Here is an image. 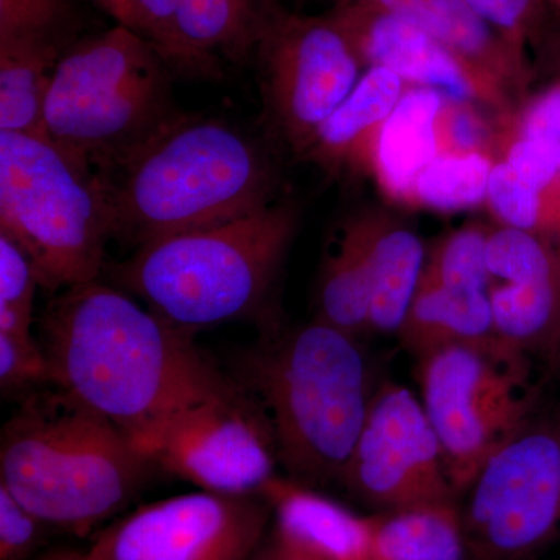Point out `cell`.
Instances as JSON below:
<instances>
[{
    "label": "cell",
    "instance_id": "obj_1",
    "mask_svg": "<svg viewBox=\"0 0 560 560\" xmlns=\"http://www.w3.org/2000/svg\"><path fill=\"white\" fill-rule=\"evenodd\" d=\"M51 385L145 453L180 408L226 381L179 329L101 280L62 290L40 319Z\"/></svg>",
    "mask_w": 560,
    "mask_h": 560
},
{
    "label": "cell",
    "instance_id": "obj_2",
    "mask_svg": "<svg viewBox=\"0 0 560 560\" xmlns=\"http://www.w3.org/2000/svg\"><path fill=\"white\" fill-rule=\"evenodd\" d=\"M102 176L114 238L136 249L267 208L279 189L264 143L230 121L187 113Z\"/></svg>",
    "mask_w": 560,
    "mask_h": 560
},
{
    "label": "cell",
    "instance_id": "obj_3",
    "mask_svg": "<svg viewBox=\"0 0 560 560\" xmlns=\"http://www.w3.org/2000/svg\"><path fill=\"white\" fill-rule=\"evenodd\" d=\"M18 401L0 434V485L79 537L130 506L153 464L124 431L55 385Z\"/></svg>",
    "mask_w": 560,
    "mask_h": 560
},
{
    "label": "cell",
    "instance_id": "obj_4",
    "mask_svg": "<svg viewBox=\"0 0 560 560\" xmlns=\"http://www.w3.org/2000/svg\"><path fill=\"white\" fill-rule=\"evenodd\" d=\"M237 382L264 412L285 477L315 489L340 481L375 390L360 340L315 318L265 338Z\"/></svg>",
    "mask_w": 560,
    "mask_h": 560
},
{
    "label": "cell",
    "instance_id": "obj_5",
    "mask_svg": "<svg viewBox=\"0 0 560 560\" xmlns=\"http://www.w3.org/2000/svg\"><path fill=\"white\" fill-rule=\"evenodd\" d=\"M298 224L300 208L276 200L228 223L158 238L106 268L120 290L195 334L260 311Z\"/></svg>",
    "mask_w": 560,
    "mask_h": 560
},
{
    "label": "cell",
    "instance_id": "obj_6",
    "mask_svg": "<svg viewBox=\"0 0 560 560\" xmlns=\"http://www.w3.org/2000/svg\"><path fill=\"white\" fill-rule=\"evenodd\" d=\"M171 79L150 40L127 25L73 44L51 75L44 135L105 175L183 114Z\"/></svg>",
    "mask_w": 560,
    "mask_h": 560
},
{
    "label": "cell",
    "instance_id": "obj_7",
    "mask_svg": "<svg viewBox=\"0 0 560 560\" xmlns=\"http://www.w3.org/2000/svg\"><path fill=\"white\" fill-rule=\"evenodd\" d=\"M0 232L25 250L44 289L97 280L114 238L105 178L47 136L0 131Z\"/></svg>",
    "mask_w": 560,
    "mask_h": 560
},
{
    "label": "cell",
    "instance_id": "obj_8",
    "mask_svg": "<svg viewBox=\"0 0 560 560\" xmlns=\"http://www.w3.org/2000/svg\"><path fill=\"white\" fill-rule=\"evenodd\" d=\"M420 401L460 501L482 467L533 419L529 360L456 346L418 360Z\"/></svg>",
    "mask_w": 560,
    "mask_h": 560
},
{
    "label": "cell",
    "instance_id": "obj_9",
    "mask_svg": "<svg viewBox=\"0 0 560 560\" xmlns=\"http://www.w3.org/2000/svg\"><path fill=\"white\" fill-rule=\"evenodd\" d=\"M459 506L469 560H534L560 541V408L537 411Z\"/></svg>",
    "mask_w": 560,
    "mask_h": 560
},
{
    "label": "cell",
    "instance_id": "obj_10",
    "mask_svg": "<svg viewBox=\"0 0 560 560\" xmlns=\"http://www.w3.org/2000/svg\"><path fill=\"white\" fill-rule=\"evenodd\" d=\"M259 84L268 128L298 158L345 102L361 77L348 36L326 16L279 11L257 47Z\"/></svg>",
    "mask_w": 560,
    "mask_h": 560
},
{
    "label": "cell",
    "instance_id": "obj_11",
    "mask_svg": "<svg viewBox=\"0 0 560 560\" xmlns=\"http://www.w3.org/2000/svg\"><path fill=\"white\" fill-rule=\"evenodd\" d=\"M147 456L173 477L226 495H260L278 477L267 419L248 390L231 378L172 416Z\"/></svg>",
    "mask_w": 560,
    "mask_h": 560
},
{
    "label": "cell",
    "instance_id": "obj_12",
    "mask_svg": "<svg viewBox=\"0 0 560 560\" xmlns=\"http://www.w3.org/2000/svg\"><path fill=\"white\" fill-rule=\"evenodd\" d=\"M272 514L260 495L184 493L143 504L92 541L94 560H253Z\"/></svg>",
    "mask_w": 560,
    "mask_h": 560
},
{
    "label": "cell",
    "instance_id": "obj_13",
    "mask_svg": "<svg viewBox=\"0 0 560 560\" xmlns=\"http://www.w3.org/2000/svg\"><path fill=\"white\" fill-rule=\"evenodd\" d=\"M338 485L377 512L458 503L422 401L394 382L374 390Z\"/></svg>",
    "mask_w": 560,
    "mask_h": 560
},
{
    "label": "cell",
    "instance_id": "obj_14",
    "mask_svg": "<svg viewBox=\"0 0 560 560\" xmlns=\"http://www.w3.org/2000/svg\"><path fill=\"white\" fill-rule=\"evenodd\" d=\"M329 16L348 36L363 68H385L410 86L492 108L469 69L412 22L355 0H337Z\"/></svg>",
    "mask_w": 560,
    "mask_h": 560
},
{
    "label": "cell",
    "instance_id": "obj_15",
    "mask_svg": "<svg viewBox=\"0 0 560 560\" xmlns=\"http://www.w3.org/2000/svg\"><path fill=\"white\" fill-rule=\"evenodd\" d=\"M418 25L442 44L480 83L490 105L503 116L517 109L529 69L525 54L482 20L466 0H355Z\"/></svg>",
    "mask_w": 560,
    "mask_h": 560
},
{
    "label": "cell",
    "instance_id": "obj_16",
    "mask_svg": "<svg viewBox=\"0 0 560 560\" xmlns=\"http://www.w3.org/2000/svg\"><path fill=\"white\" fill-rule=\"evenodd\" d=\"M279 0H184L156 47L168 68L190 77H219L220 61L256 55Z\"/></svg>",
    "mask_w": 560,
    "mask_h": 560
},
{
    "label": "cell",
    "instance_id": "obj_17",
    "mask_svg": "<svg viewBox=\"0 0 560 560\" xmlns=\"http://www.w3.org/2000/svg\"><path fill=\"white\" fill-rule=\"evenodd\" d=\"M272 514L271 539L294 560H366L372 515L355 514L318 489L278 475L260 493Z\"/></svg>",
    "mask_w": 560,
    "mask_h": 560
},
{
    "label": "cell",
    "instance_id": "obj_18",
    "mask_svg": "<svg viewBox=\"0 0 560 560\" xmlns=\"http://www.w3.org/2000/svg\"><path fill=\"white\" fill-rule=\"evenodd\" d=\"M407 88L397 73L377 66L368 68L345 102L324 121L302 160L315 162L330 176L371 171L378 131Z\"/></svg>",
    "mask_w": 560,
    "mask_h": 560
},
{
    "label": "cell",
    "instance_id": "obj_19",
    "mask_svg": "<svg viewBox=\"0 0 560 560\" xmlns=\"http://www.w3.org/2000/svg\"><path fill=\"white\" fill-rule=\"evenodd\" d=\"M371 279V334L399 331L419 289L427 249L407 224L381 210L355 217Z\"/></svg>",
    "mask_w": 560,
    "mask_h": 560
},
{
    "label": "cell",
    "instance_id": "obj_20",
    "mask_svg": "<svg viewBox=\"0 0 560 560\" xmlns=\"http://www.w3.org/2000/svg\"><path fill=\"white\" fill-rule=\"evenodd\" d=\"M397 337L416 360L456 346L508 350L497 335L488 293L431 283H419Z\"/></svg>",
    "mask_w": 560,
    "mask_h": 560
},
{
    "label": "cell",
    "instance_id": "obj_21",
    "mask_svg": "<svg viewBox=\"0 0 560 560\" xmlns=\"http://www.w3.org/2000/svg\"><path fill=\"white\" fill-rule=\"evenodd\" d=\"M444 98L431 88L408 86L378 131L371 172L394 201L410 200L419 173L440 154L438 119Z\"/></svg>",
    "mask_w": 560,
    "mask_h": 560
},
{
    "label": "cell",
    "instance_id": "obj_22",
    "mask_svg": "<svg viewBox=\"0 0 560 560\" xmlns=\"http://www.w3.org/2000/svg\"><path fill=\"white\" fill-rule=\"evenodd\" d=\"M366 560H469L459 504L375 512Z\"/></svg>",
    "mask_w": 560,
    "mask_h": 560
},
{
    "label": "cell",
    "instance_id": "obj_23",
    "mask_svg": "<svg viewBox=\"0 0 560 560\" xmlns=\"http://www.w3.org/2000/svg\"><path fill=\"white\" fill-rule=\"evenodd\" d=\"M493 324L512 353L547 357L560 341V272L525 283H490Z\"/></svg>",
    "mask_w": 560,
    "mask_h": 560
},
{
    "label": "cell",
    "instance_id": "obj_24",
    "mask_svg": "<svg viewBox=\"0 0 560 560\" xmlns=\"http://www.w3.org/2000/svg\"><path fill=\"white\" fill-rule=\"evenodd\" d=\"M316 319L360 340L371 334V279L355 217L342 226L320 270Z\"/></svg>",
    "mask_w": 560,
    "mask_h": 560
},
{
    "label": "cell",
    "instance_id": "obj_25",
    "mask_svg": "<svg viewBox=\"0 0 560 560\" xmlns=\"http://www.w3.org/2000/svg\"><path fill=\"white\" fill-rule=\"evenodd\" d=\"M69 0H0V66L54 73L69 43Z\"/></svg>",
    "mask_w": 560,
    "mask_h": 560
},
{
    "label": "cell",
    "instance_id": "obj_26",
    "mask_svg": "<svg viewBox=\"0 0 560 560\" xmlns=\"http://www.w3.org/2000/svg\"><path fill=\"white\" fill-rule=\"evenodd\" d=\"M495 160L485 153H441L419 173L410 205L440 212H459L486 202Z\"/></svg>",
    "mask_w": 560,
    "mask_h": 560
},
{
    "label": "cell",
    "instance_id": "obj_27",
    "mask_svg": "<svg viewBox=\"0 0 560 560\" xmlns=\"http://www.w3.org/2000/svg\"><path fill=\"white\" fill-rule=\"evenodd\" d=\"M493 224L470 221L434 243L427 253L420 283L488 293V242Z\"/></svg>",
    "mask_w": 560,
    "mask_h": 560
},
{
    "label": "cell",
    "instance_id": "obj_28",
    "mask_svg": "<svg viewBox=\"0 0 560 560\" xmlns=\"http://www.w3.org/2000/svg\"><path fill=\"white\" fill-rule=\"evenodd\" d=\"M488 206L500 226L560 234V205L528 186L503 160L490 171Z\"/></svg>",
    "mask_w": 560,
    "mask_h": 560
},
{
    "label": "cell",
    "instance_id": "obj_29",
    "mask_svg": "<svg viewBox=\"0 0 560 560\" xmlns=\"http://www.w3.org/2000/svg\"><path fill=\"white\" fill-rule=\"evenodd\" d=\"M503 130L497 131L482 119L475 102L455 101L445 95L438 119L441 153H485L499 161Z\"/></svg>",
    "mask_w": 560,
    "mask_h": 560
},
{
    "label": "cell",
    "instance_id": "obj_30",
    "mask_svg": "<svg viewBox=\"0 0 560 560\" xmlns=\"http://www.w3.org/2000/svg\"><path fill=\"white\" fill-rule=\"evenodd\" d=\"M51 385L49 359L35 338L0 334V390L3 399L21 400Z\"/></svg>",
    "mask_w": 560,
    "mask_h": 560
},
{
    "label": "cell",
    "instance_id": "obj_31",
    "mask_svg": "<svg viewBox=\"0 0 560 560\" xmlns=\"http://www.w3.org/2000/svg\"><path fill=\"white\" fill-rule=\"evenodd\" d=\"M49 525L0 485V560H28L46 544Z\"/></svg>",
    "mask_w": 560,
    "mask_h": 560
},
{
    "label": "cell",
    "instance_id": "obj_32",
    "mask_svg": "<svg viewBox=\"0 0 560 560\" xmlns=\"http://www.w3.org/2000/svg\"><path fill=\"white\" fill-rule=\"evenodd\" d=\"M508 138L560 142V77L545 90L523 101L508 117L503 140Z\"/></svg>",
    "mask_w": 560,
    "mask_h": 560
},
{
    "label": "cell",
    "instance_id": "obj_33",
    "mask_svg": "<svg viewBox=\"0 0 560 560\" xmlns=\"http://www.w3.org/2000/svg\"><path fill=\"white\" fill-rule=\"evenodd\" d=\"M38 276L25 250L0 232V307L33 315Z\"/></svg>",
    "mask_w": 560,
    "mask_h": 560
},
{
    "label": "cell",
    "instance_id": "obj_34",
    "mask_svg": "<svg viewBox=\"0 0 560 560\" xmlns=\"http://www.w3.org/2000/svg\"><path fill=\"white\" fill-rule=\"evenodd\" d=\"M478 14L500 32L515 49L525 54L526 43L539 31L545 0H466Z\"/></svg>",
    "mask_w": 560,
    "mask_h": 560
},
{
    "label": "cell",
    "instance_id": "obj_35",
    "mask_svg": "<svg viewBox=\"0 0 560 560\" xmlns=\"http://www.w3.org/2000/svg\"><path fill=\"white\" fill-rule=\"evenodd\" d=\"M184 0H130L132 31L156 49Z\"/></svg>",
    "mask_w": 560,
    "mask_h": 560
},
{
    "label": "cell",
    "instance_id": "obj_36",
    "mask_svg": "<svg viewBox=\"0 0 560 560\" xmlns=\"http://www.w3.org/2000/svg\"><path fill=\"white\" fill-rule=\"evenodd\" d=\"M95 3L108 11L110 16L116 18L119 24L132 28V13L130 0H94Z\"/></svg>",
    "mask_w": 560,
    "mask_h": 560
},
{
    "label": "cell",
    "instance_id": "obj_37",
    "mask_svg": "<svg viewBox=\"0 0 560 560\" xmlns=\"http://www.w3.org/2000/svg\"><path fill=\"white\" fill-rule=\"evenodd\" d=\"M36 560H94L90 550H75V548H57L40 555Z\"/></svg>",
    "mask_w": 560,
    "mask_h": 560
},
{
    "label": "cell",
    "instance_id": "obj_38",
    "mask_svg": "<svg viewBox=\"0 0 560 560\" xmlns=\"http://www.w3.org/2000/svg\"><path fill=\"white\" fill-rule=\"evenodd\" d=\"M253 560H294L287 555L282 548L276 544L275 540L271 539L270 534H268L267 539H265L264 545H261L260 550L257 551V555L254 556Z\"/></svg>",
    "mask_w": 560,
    "mask_h": 560
},
{
    "label": "cell",
    "instance_id": "obj_39",
    "mask_svg": "<svg viewBox=\"0 0 560 560\" xmlns=\"http://www.w3.org/2000/svg\"><path fill=\"white\" fill-rule=\"evenodd\" d=\"M550 361L552 364H555L556 368H558V370H560V341L558 348L555 350V353H552Z\"/></svg>",
    "mask_w": 560,
    "mask_h": 560
},
{
    "label": "cell",
    "instance_id": "obj_40",
    "mask_svg": "<svg viewBox=\"0 0 560 560\" xmlns=\"http://www.w3.org/2000/svg\"><path fill=\"white\" fill-rule=\"evenodd\" d=\"M552 3H555L556 7L560 5V0H551Z\"/></svg>",
    "mask_w": 560,
    "mask_h": 560
},
{
    "label": "cell",
    "instance_id": "obj_41",
    "mask_svg": "<svg viewBox=\"0 0 560 560\" xmlns=\"http://www.w3.org/2000/svg\"><path fill=\"white\" fill-rule=\"evenodd\" d=\"M558 9H560V5L558 7Z\"/></svg>",
    "mask_w": 560,
    "mask_h": 560
}]
</instances>
